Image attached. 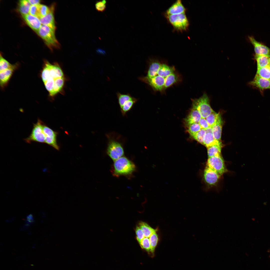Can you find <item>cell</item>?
I'll use <instances>...</instances> for the list:
<instances>
[{"mask_svg": "<svg viewBox=\"0 0 270 270\" xmlns=\"http://www.w3.org/2000/svg\"><path fill=\"white\" fill-rule=\"evenodd\" d=\"M135 166L126 158L122 156L114 161L113 165L114 174L116 176L131 174L135 169Z\"/></svg>", "mask_w": 270, "mask_h": 270, "instance_id": "6da1fadb", "label": "cell"}, {"mask_svg": "<svg viewBox=\"0 0 270 270\" xmlns=\"http://www.w3.org/2000/svg\"><path fill=\"white\" fill-rule=\"evenodd\" d=\"M106 152L112 160H116L124 154V151L122 143L116 139L108 137Z\"/></svg>", "mask_w": 270, "mask_h": 270, "instance_id": "5b68a950", "label": "cell"}, {"mask_svg": "<svg viewBox=\"0 0 270 270\" xmlns=\"http://www.w3.org/2000/svg\"><path fill=\"white\" fill-rule=\"evenodd\" d=\"M165 15L168 22L176 30L182 32L188 30L189 23L185 13Z\"/></svg>", "mask_w": 270, "mask_h": 270, "instance_id": "3957f363", "label": "cell"}, {"mask_svg": "<svg viewBox=\"0 0 270 270\" xmlns=\"http://www.w3.org/2000/svg\"><path fill=\"white\" fill-rule=\"evenodd\" d=\"M42 128L45 136V143L56 149L59 150L60 147L57 139L58 132L52 130L44 122Z\"/></svg>", "mask_w": 270, "mask_h": 270, "instance_id": "ba28073f", "label": "cell"}, {"mask_svg": "<svg viewBox=\"0 0 270 270\" xmlns=\"http://www.w3.org/2000/svg\"><path fill=\"white\" fill-rule=\"evenodd\" d=\"M48 64L50 71V77H52L54 79L64 77L63 72L58 63L56 62L52 64L48 62Z\"/></svg>", "mask_w": 270, "mask_h": 270, "instance_id": "ac0fdd59", "label": "cell"}, {"mask_svg": "<svg viewBox=\"0 0 270 270\" xmlns=\"http://www.w3.org/2000/svg\"><path fill=\"white\" fill-rule=\"evenodd\" d=\"M249 84L260 90L270 89V80L262 78L256 74Z\"/></svg>", "mask_w": 270, "mask_h": 270, "instance_id": "7c38bea8", "label": "cell"}, {"mask_svg": "<svg viewBox=\"0 0 270 270\" xmlns=\"http://www.w3.org/2000/svg\"><path fill=\"white\" fill-rule=\"evenodd\" d=\"M178 77L174 72L172 73L165 78L164 88H166L173 84L178 80Z\"/></svg>", "mask_w": 270, "mask_h": 270, "instance_id": "f546056e", "label": "cell"}, {"mask_svg": "<svg viewBox=\"0 0 270 270\" xmlns=\"http://www.w3.org/2000/svg\"><path fill=\"white\" fill-rule=\"evenodd\" d=\"M150 62L146 76L149 78H152L158 75V70L161 64L156 60H152Z\"/></svg>", "mask_w": 270, "mask_h": 270, "instance_id": "ffe728a7", "label": "cell"}, {"mask_svg": "<svg viewBox=\"0 0 270 270\" xmlns=\"http://www.w3.org/2000/svg\"><path fill=\"white\" fill-rule=\"evenodd\" d=\"M192 108L198 110L202 117L205 118L214 111L210 105L209 98L205 93L200 98L192 100Z\"/></svg>", "mask_w": 270, "mask_h": 270, "instance_id": "277c9868", "label": "cell"}, {"mask_svg": "<svg viewBox=\"0 0 270 270\" xmlns=\"http://www.w3.org/2000/svg\"><path fill=\"white\" fill-rule=\"evenodd\" d=\"M141 248L150 255V246L149 238H144L139 244Z\"/></svg>", "mask_w": 270, "mask_h": 270, "instance_id": "8d00e7d4", "label": "cell"}, {"mask_svg": "<svg viewBox=\"0 0 270 270\" xmlns=\"http://www.w3.org/2000/svg\"><path fill=\"white\" fill-rule=\"evenodd\" d=\"M214 111L208 115L205 118L210 126L212 127L216 122L220 114Z\"/></svg>", "mask_w": 270, "mask_h": 270, "instance_id": "d6a6232c", "label": "cell"}, {"mask_svg": "<svg viewBox=\"0 0 270 270\" xmlns=\"http://www.w3.org/2000/svg\"><path fill=\"white\" fill-rule=\"evenodd\" d=\"M135 232L136 240L140 244L144 238V233L138 226L136 227Z\"/></svg>", "mask_w": 270, "mask_h": 270, "instance_id": "ab89813d", "label": "cell"}, {"mask_svg": "<svg viewBox=\"0 0 270 270\" xmlns=\"http://www.w3.org/2000/svg\"><path fill=\"white\" fill-rule=\"evenodd\" d=\"M206 166L221 176L228 172L221 154L208 158Z\"/></svg>", "mask_w": 270, "mask_h": 270, "instance_id": "52a82bcc", "label": "cell"}, {"mask_svg": "<svg viewBox=\"0 0 270 270\" xmlns=\"http://www.w3.org/2000/svg\"><path fill=\"white\" fill-rule=\"evenodd\" d=\"M202 117L199 112L197 110L192 108L190 113L184 120L186 126H187L194 123H198Z\"/></svg>", "mask_w": 270, "mask_h": 270, "instance_id": "e0dca14e", "label": "cell"}, {"mask_svg": "<svg viewBox=\"0 0 270 270\" xmlns=\"http://www.w3.org/2000/svg\"><path fill=\"white\" fill-rule=\"evenodd\" d=\"M186 9L180 0L174 3L166 10L165 14L171 15L185 13Z\"/></svg>", "mask_w": 270, "mask_h": 270, "instance_id": "5bb4252c", "label": "cell"}, {"mask_svg": "<svg viewBox=\"0 0 270 270\" xmlns=\"http://www.w3.org/2000/svg\"><path fill=\"white\" fill-rule=\"evenodd\" d=\"M206 133L205 130L201 129L192 136L200 143L203 145L204 138Z\"/></svg>", "mask_w": 270, "mask_h": 270, "instance_id": "d590c367", "label": "cell"}, {"mask_svg": "<svg viewBox=\"0 0 270 270\" xmlns=\"http://www.w3.org/2000/svg\"><path fill=\"white\" fill-rule=\"evenodd\" d=\"M36 32L51 50L54 48L58 49L60 48V44L56 37L55 31L50 27L42 25Z\"/></svg>", "mask_w": 270, "mask_h": 270, "instance_id": "7a4b0ae2", "label": "cell"}, {"mask_svg": "<svg viewBox=\"0 0 270 270\" xmlns=\"http://www.w3.org/2000/svg\"><path fill=\"white\" fill-rule=\"evenodd\" d=\"M174 68L165 64H161L158 70L157 75L164 78L174 72Z\"/></svg>", "mask_w": 270, "mask_h": 270, "instance_id": "cb8c5ba5", "label": "cell"}, {"mask_svg": "<svg viewBox=\"0 0 270 270\" xmlns=\"http://www.w3.org/2000/svg\"><path fill=\"white\" fill-rule=\"evenodd\" d=\"M64 80V77L55 79L53 90L50 94V96L54 97L58 93L62 91Z\"/></svg>", "mask_w": 270, "mask_h": 270, "instance_id": "44dd1931", "label": "cell"}, {"mask_svg": "<svg viewBox=\"0 0 270 270\" xmlns=\"http://www.w3.org/2000/svg\"><path fill=\"white\" fill-rule=\"evenodd\" d=\"M28 25L32 29L37 32L42 24L38 17L29 14L22 16Z\"/></svg>", "mask_w": 270, "mask_h": 270, "instance_id": "9a60e30c", "label": "cell"}, {"mask_svg": "<svg viewBox=\"0 0 270 270\" xmlns=\"http://www.w3.org/2000/svg\"><path fill=\"white\" fill-rule=\"evenodd\" d=\"M138 100L134 97L126 102L120 108V111L123 116H124L127 112L132 108L134 104L137 102Z\"/></svg>", "mask_w": 270, "mask_h": 270, "instance_id": "4316f807", "label": "cell"}, {"mask_svg": "<svg viewBox=\"0 0 270 270\" xmlns=\"http://www.w3.org/2000/svg\"><path fill=\"white\" fill-rule=\"evenodd\" d=\"M116 95L118 103L120 108L126 102L133 98L129 94H123L118 92L116 93Z\"/></svg>", "mask_w": 270, "mask_h": 270, "instance_id": "1f68e13d", "label": "cell"}, {"mask_svg": "<svg viewBox=\"0 0 270 270\" xmlns=\"http://www.w3.org/2000/svg\"><path fill=\"white\" fill-rule=\"evenodd\" d=\"M201 129H206L210 126L206 120L205 118L202 117L200 120L198 122Z\"/></svg>", "mask_w": 270, "mask_h": 270, "instance_id": "7bdbcfd3", "label": "cell"}, {"mask_svg": "<svg viewBox=\"0 0 270 270\" xmlns=\"http://www.w3.org/2000/svg\"><path fill=\"white\" fill-rule=\"evenodd\" d=\"M30 3L32 5H37L40 4V0H28Z\"/></svg>", "mask_w": 270, "mask_h": 270, "instance_id": "ee69618b", "label": "cell"}, {"mask_svg": "<svg viewBox=\"0 0 270 270\" xmlns=\"http://www.w3.org/2000/svg\"><path fill=\"white\" fill-rule=\"evenodd\" d=\"M150 246V256L152 257L154 256L155 248L158 244L159 238L156 232L153 233L149 238Z\"/></svg>", "mask_w": 270, "mask_h": 270, "instance_id": "f1b7e54d", "label": "cell"}, {"mask_svg": "<svg viewBox=\"0 0 270 270\" xmlns=\"http://www.w3.org/2000/svg\"><path fill=\"white\" fill-rule=\"evenodd\" d=\"M138 226L143 232L144 236L149 238L153 233L156 232L158 230L151 227L148 224L143 222H140Z\"/></svg>", "mask_w": 270, "mask_h": 270, "instance_id": "d4e9b609", "label": "cell"}, {"mask_svg": "<svg viewBox=\"0 0 270 270\" xmlns=\"http://www.w3.org/2000/svg\"><path fill=\"white\" fill-rule=\"evenodd\" d=\"M222 143L221 141L216 140L211 132H206L203 140V145L207 148L213 145Z\"/></svg>", "mask_w": 270, "mask_h": 270, "instance_id": "7402d4cb", "label": "cell"}, {"mask_svg": "<svg viewBox=\"0 0 270 270\" xmlns=\"http://www.w3.org/2000/svg\"><path fill=\"white\" fill-rule=\"evenodd\" d=\"M54 4L51 6L50 12L46 16L39 19L41 24L48 26L55 31L56 27L54 14Z\"/></svg>", "mask_w": 270, "mask_h": 270, "instance_id": "4fadbf2b", "label": "cell"}, {"mask_svg": "<svg viewBox=\"0 0 270 270\" xmlns=\"http://www.w3.org/2000/svg\"><path fill=\"white\" fill-rule=\"evenodd\" d=\"M257 63V68L268 66L270 62V56L255 55L254 58Z\"/></svg>", "mask_w": 270, "mask_h": 270, "instance_id": "603a6c76", "label": "cell"}, {"mask_svg": "<svg viewBox=\"0 0 270 270\" xmlns=\"http://www.w3.org/2000/svg\"><path fill=\"white\" fill-rule=\"evenodd\" d=\"M27 223L30 224L34 222V220L32 216V214H30L27 217Z\"/></svg>", "mask_w": 270, "mask_h": 270, "instance_id": "f6af8a7d", "label": "cell"}, {"mask_svg": "<svg viewBox=\"0 0 270 270\" xmlns=\"http://www.w3.org/2000/svg\"><path fill=\"white\" fill-rule=\"evenodd\" d=\"M38 5H31L30 9L29 14L38 18Z\"/></svg>", "mask_w": 270, "mask_h": 270, "instance_id": "b9f144b4", "label": "cell"}, {"mask_svg": "<svg viewBox=\"0 0 270 270\" xmlns=\"http://www.w3.org/2000/svg\"><path fill=\"white\" fill-rule=\"evenodd\" d=\"M38 6L39 18L46 15L50 11V8L45 5L39 4Z\"/></svg>", "mask_w": 270, "mask_h": 270, "instance_id": "836d02e7", "label": "cell"}, {"mask_svg": "<svg viewBox=\"0 0 270 270\" xmlns=\"http://www.w3.org/2000/svg\"><path fill=\"white\" fill-rule=\"evenodd\" d=\"M31 4L28 0H20L19 2V10L22 16L29 14Z\"/></svg>", "mask_w": 270, "mask_h": 270, "instance_id": "83f0119b", "label": "cell"}, {"mask_svg": "<svg viewBox=\"0 0 270 270\" xmlns=\"http://www.w3.org/2000/svg\"><path fill=\"white\" fill-rule=\"evenodd\" d=\"M140 80L150 86L154 90L160 91L164 89L165 78L157 75L152 78L140 77Z\"/></svg>", "mask_w": 270, "mask_h": 270, "instance_id": "9c48e42d", "label": "cell"}, {"mask_svg": "<svg viewBox=\"0 0 270 270\" xmlns=\"http://www.w3.org/2000/svg\"><path fill=\"white\" fill-rule=\"evenodd\" d=\"M55 79L50 76L44 83L45 87L49 92V94L51 93L53 90Z\"/></svg>", "mask_w": 270, "mask_h": 270, "instance_id": "f35d334b", "label": "cell"}, {"mask_svg": "<svg viewBox=\"0 0 270 270\" xmlns=\"http://www.w3.org/2000/svg\"><path fill=\"white\" fill-rule=\"evenodd\" d=\"M16 66L0 72V84L2 87L3 86L8 82L14 71Z\"/></svg>", "mask_w": 270, "mask_h": 270, "instance_id": "d6986e66", "label": "cell"}, {"mask_svg": "<svg viewBox=\"0 0 270 270\" xmlns=\"http://www.w3.org/2000/svg\"><path fill=\"white\" fill-rule=\"evenodd\" d=\"M222 122V117L220 114L216 121L212 127V134L214 138L221 142Z\"/></svg>", "mask_w": 270, "mask_h": 270, "instance_id": "2e32d148", "label": "cell"}, {"mask_svg": "<svg viewBox=\"0 0 270 270\" xmlns=\"http://www.w3.org/2000/svg\"><path fill=\"white\" fill-rule=\"evenodd\" d=\"M223 146L222 143L213 145L207 148L208 158L221 154Z\"/></svg>", "mask_w": 270, "mask_h": 270, "instance_id": "484cf974", "label": "cell"}, {"mask_svg": "<svg viewBox=\"0 0 270 270\" xmlns=\"http://www.w3.org/2000/svg\"><path fill=\"white\" fill-rule=\"evenodd\" d=\"M268 68H269V69H270V63H269V64H268Z\"/></svg>", "mask_w": 270, "mask_h": 270, "instance_id": "bcb514c9", "label": "cell"}, {"mask_svg": "<svg viewBox=\"0 0 270 270\" xmlns=\"http://www.w3.org/2000/svg\"><path fill=\"white\" fill-rule=\"evenodd\" d=\"M0 55V72L9 68L13 66Z\"/></svg>", "mask_w": 270, "mask_h": 270, "instance_id": "74e56055", "label": "cell"}, {"mask_svg": "<svg viewBox=\"0 0 270 270\" xmlns=\"http://www.w3.org/2000/svg\"><path fill=\"white\" fill-rule=\"evenodd\" d=\"M256 74L262 78L270 80V70L268 66L257 68Z\"/></svg>", "mask_w": 270, "mask_h": 270, "instance_id": "4dcf8cb0", "label": "cell"}, {"mask_svg": "<svg viewBox=\"0 0 270 270\" xmlns=\"http://www.w3.org/2000/svg\"><path fill=\"white\" fill-rule=\"evenodd\" d=\"M204 182L210 186H214L219 181L221 176L207 166L204 168L203 174Z\"/></svg>", "mask_w": 270, "mask_h": 270, "instance_id": "30bf717a", "label": "cell"}, {"mask_svg": "<svg viewBox=\"0 0 270 270\" xmlns=\"http://www.w3.org/2000/svg\"><path fill=\"white\" fill-rule=\"evenodd\" d=\"M248 38L253 45L255 55L270 56V48L257 41L252 36H248Z\"/></svg>", "mask_w": 270, "mask_h": 270, "instance_id": "8fae6325", "label": "cell"}, {"mask_svg": "<svg viewBox=\"0 0 270 270\" xmlns=\"http://www.w3.org/2000/svg\"><path fill=\"white\" fill-rule=\"evenodd\" d=\"M43 122L38 118L36 122L33 124L31 133L27 138L24 139L26 142L30 144L35 142L45 143V136L42 128Z\"/></svg>", "mask_w": 270, "mask_h": 270, "instance_id": "8992f818", "label": "cell"}, {"mask_svg": "<svg viewBox=\"0 0 270 270\" xmlns=\"http://www.w3.org/2000/svg\"><path fill=\"white\" fill-rule=\"evenodd\" d=\"M106 1L105 0L100 1L97 2L95 6L96 10L98 11L103 12L106 8Z\"/></svg>", "mask_w": 270, "mask_h": 270, "instance_id": "60d3db41", "label": "cell"}, {"mask_svg": "<svg viewBox=\"0 0 270 270\" xmlns=\"http://www.w3.org/2000/svg\"><path fill=\"white\" fill-rule=\"evenodd\" d=\"M187 127L188 132L191 136L198 132L201 129L198 123H193Z\"/></svg>", "mask_w": 270, "mask_h": 270, "instance_id": "e575fe53", "label": "cell"}]
</instances>
